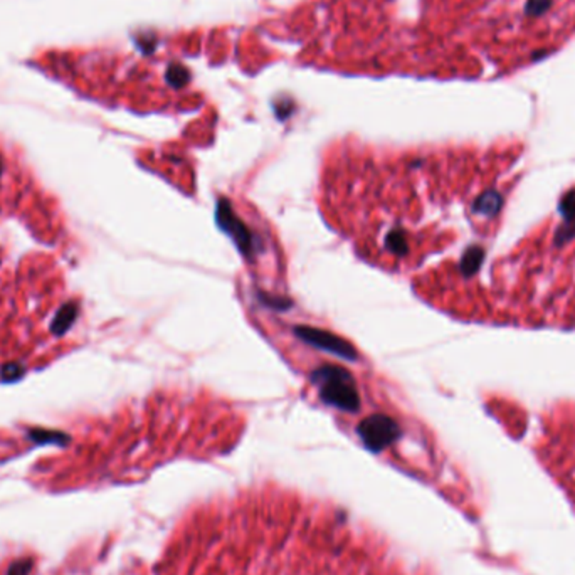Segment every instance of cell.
I'll return each instance as SVG.
<instances>
[{
	"mask_svg": "<svg viewBox=\"0 0 575 575\" xmlns=\"http://www.w3.org/2000/svg\"><path fill=\"white\" fill-rule=\"evenodd\" d=\"M355 433L364 446L375 454L386 451L404 436L402 424L387 411H375L362 417L355 426Z\"/></svg>",
	"mask_w": 575,
	"mask_h": 575,
	"instance_id": "obj_1",
	"label": "cell"
},
{
	"mask_svg": "<svg viewBox=\"0 0 575 575\" xmlns=\"http://www.w3.org/2000/svg\"><path fill=\"white\" fill-rule=\"evenodd\" d=\"M547 459H549L552 473L557 478L559 483L564 486L565 493H567L569 500L575 508V443H572L565 456L564 454H555V456H547Z\"/></svg>",
	"mask_w": 575,
	"mask_h": 575,
	"instance_id": "obj_2",
	"label": "cell"
},
{
	"mask_svg": "<svg viewBox=\"0 0 575 575\" xmlns=\"http://www.w3.org/2000/svg\"><path fill=\"white\" fill-rule=\"evenodd\" d=\"M32 559H19L7 570V575H29L32 570Z\"/></svg>",
	"mask_w": 575,
	"mask_h": 575,
	"instance_id": "obj_3",
	"label": "cell"
}]
</instances>
